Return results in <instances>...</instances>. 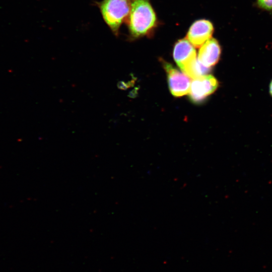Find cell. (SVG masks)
Returning <instances> with one entry per match:
<instances>
[{
    "mask_svg": "<svg viewBox=\"0 0 272 272\" xmlns=\"http://www.w3.org/2000/svg\"><path fill=\"white\" fill-rule=\"evenodd\" d=\"M156 16L149 0H132L127 21L130 34L139 38L148 34L155 27Z\"/></svg>",
    "mask_w": 272,
    "mask_h": 272,
    "instance_id": "obj_1",
    "label": "cell"
},
{
    "mask_svg": "<svg viewBox=\"0 0 272 272\" xmlns=\"http://www.w3.org/2000/svg\"><path fill=\"white\" fill-rule=\"evenodd\" d=\"M173 55L177 64L187 76L197 60L194 46L186 38L175 43Z\"/></svg>",
    "mask_w": 272,
    "mask_h": 272,
    "instance_id": "obj_3",
    "label": "cell"
},
{
    "mask_svg": "<svg viewBox=\"0 0 272 272\" xmlns=\"http://www.w3.org/2000/svg\"><path fill=\"white\" fill-rule=\"evenodd\" d=\"M218 82L212 75H205L193 79L189 92L191 100L199 102L214 93L218 87Z\"/></svg>",
    "mask_w": 272,
    "mask_h": 272,
    "instance_id": "obj_5",
    "label": "cell"
},
{
    "mask_svg": "<svg viewBox=\"0 0 272 272\" xmlns=\"http://www.w3.org/2000/svg\"><path fill=\"white\" fill-rule=\"evenodd\" d=\"M256 5L263 10L272 12V0H256Z\"/></svg>",
    "mask_w": 272,
    "mask_h": 272,
    "instance_id": "obj_8",
    "label": "cell"
},
{
    "mask_svg": "<svg viewBox=\"0 0 272 272\" xmlns=\"http://www.w3.org/2000/svg\"><path fill=\"white\" fill-rule=\"evenodd\" d=\"M269 93L272 96V80L269 84Z\"/></svg>",
    "mask_w": 272,
    "mask_h": 272,
    "instance_id": "obj_9",
    "label": "cell"
},
{
    "mask_svg": "<svg viewBox=\"0 0 272 272\" xmlns=\"http://www.w3.org/2000/svg\"><path fill=\"white\" fill-rule=\"evenodd\" d=\"M132 0H103L98 3L102 18L115 35L121 24L127 22Z\"/></svg>",
    "mask_w": 272,
    "mask_h": 272,
    "instance_id": "obj_2",
    "label": "cell"
},
{
    "mask_svg": "<svg viewBox=\"0 0 272 272\" xmlns=\"http://www.w3.org/2000/svg\"><path fill=\"white\" fill-rule=\"evenodd\" d=\"M214 32L212 23L206 20L194 22L189 28L186 39L194 46L199 47L212 38Z\"/></svg>",
    "mask_w": 272,
    "mask_h": 272,
    "instance_id": "obj_6",
    "label": "cell"
},
{
    "mask_svg": "<svg viewBox=\"0 0 272 272\" xmlns=\"http://www.w3.org/2000/svg\"><path fill=\"white\" fill-rule=\"evenodd\" d=\"M163 66L167 75L169 88L171 94L175 97H181L189 94L190 78L168 62H164Z\"/></svg>",
    "mask_w": 272,
    "mask_h": 272,
    "instance_id": "obj_4",
    "label": "cell"
},
{
    "mask_svg": "<svg viewBox=\"0 0 272 272\" xmlns=\"http://www.w3.org/2000/svg\"><path fill=\"white\" fill-rule=\"evenodd\" d=\"M200 47L198 60L209 68L215 65L219 60L221 52L218 41L214 38H211Z\"/></svg>",
    "mask_w": 272,
    "mask_h": 272,
    "instance_id": "obj_7",
    "label": "cell"
}]
</instances>
